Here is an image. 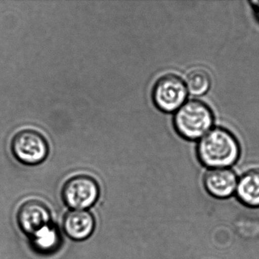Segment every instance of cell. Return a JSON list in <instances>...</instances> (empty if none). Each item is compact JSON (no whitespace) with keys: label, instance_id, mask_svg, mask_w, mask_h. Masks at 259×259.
<instances>
[{"label":"cell","instance_id":"obj_2","mask_svg":"<svg viewBox=\"0 0 259 259\" xmlns=\"http://www.w3.org/2000/svg\"><path fill=\"white\" fill-rule=\"evenodd\" d=\"M213 123V115L207 104L198 100L185 103L174 119L177 133L186 140L195 141L204 137Z\"/></svg>","mask_w":259,"mask_h":259},{"label":"cell","instance_id":"obj_9","mask_svg":"<svg viewBox=\"0 0 259 259\" xmlns=\"http://www.w3.org/2000/svg\"><path fill=\"white\" fill-rule=\"evenodd\" d=\"M239 201L251 207H259V169L247 171L239 179L236 186Z\"/></svg>","mask_w":259,"mask_h":259},{"label":"cell","instance_id":"obj_3","mask_svg":"<svg viewBox=\"0 0 259 259\" xmlns=\"http://www.w3.org/2000/svg\"><path fill=\"white\" fill-rule=\"evenodd\" d=\"M11 151L15 158L28 166L40 164L49 154V144L46 138L37 130H20L11 141Z\"/></svg>","mask_w":259,"mask_h":259},{"label":"cell","instance_id":"obj_1","mask_svg":"<svg viewBox=\"0 0 259 259\" xmlns=\"http://www.w3.org/2000/svg\"><path fill=\"white\" fill-rule=\"evenodd\" d=\"M197 154L204 166L212 169L227 168L237 161L240 146L236 138L228 130L211 128L200 139Z\"/></svg>","mask_w":259,"mask_h":259},{"label":"cell","instance_id":"obj_4","mask_svg":"<svg viewBox=\"0 0 259 259\" xmlns=\"http://www.w3.org/2000/svg\"><path fill=\"white\" fill-rule=\"evenodd\" d=\"M187 95L184 81L174 74H166L158 78L151 92L154 105L164 113L177 112L186 103Z\"/></svg>","mask_w":259,"mask_h":259},{"label":"cell","instance_id":"obj_6","mask_svg":"<svg viewBox=\"0 0 259 259\" xmlns=\"http://www.w3.org/2000/svg\"><path fill=\"white\" fill-rule=\"evenodd\" d=\"M17 218L21 230L33 236L49 225L51 214L48 207L43 202L38 200H29L19 207Z\"/></svg>","mask_w":259,"mask_h":259},{"label":"cell","instance_id":"obj_5","mask_svg":"<svg viewBox=\"0 0 259 259\" xmlns=\"http://www.w3.org/2000/svg\"><path fill=\"white\" fill-rule=\"evenodd\" d=\"M99 186L95 179L87 175H78L66 181L63 186V201L74 210H84L92 207L99 197Z\"/></svg>","mask_w":259,"mask_h":259},{"label":"cell","instance_id":"obj_10","mask_svg":"<svg viewBox=\"0 0 259 259\" xmlns=\"http://www.w3.org/2000/svg\"><path fill=\"white\" fill-rule=\"evenodd\" d=\"M186 89L188 92L194 96L205 95L211 86L210 74L201 68H195L186 75Z\"/></svg>","mask_w":259,"mask_h":259},{"label":"cell","instance_id":"obj_12","mask_svg":"<svg viewBox=\"0 0 259 259\" xmlns=\"http://www.w3.org/2000/svg\"><path fill=\"white\" fill-rule=\"evenodd\" d=\"M251 4L253 6L256 16L259 19V2H251Z\"/></svg>","mask_w":259,"mask_h":259},{"label":"cell","instance_id":"obj_11","mask_svg":"<svg viewBox=\"0 0 259 259\" xmlns=\"http://www.w3.org/2000/svg\"><path fill=\"white\" fill-rule=\"evenodd\" d=\"M32 237L34 247L44 252L51 251L58 245V233L50 224L34 233Z\"/></svg>","mask_w":259,"mask_h":259},{"label":"cell","instance_id":"obj_8","mask_svg":"<svg viewBox=\"0 0 259 259\" xmlns=\"http://www.w3.org/2000/svg\"><path fill=\"white\" fill-rule=\"evenodd\" d=\"M95 221L93 215L85 210H73L65 216L63 228L65 233L74 240L81 241L93 233Z\"/></svg>","mask_w":259,"mask_h":259},{"label":"cell","instance_id":"obj_7","mask_svg":"<svg viewBox=\"0 0 259 259\" xmlns=\"http://www.w3.org/2000/svg\"><path fill=\"white\" fill-rule=\"evenodd\" d=\"M237 177L228 168H215L206 172L204 177V186L212 196L226 198L231 196L237 186Z\"/></svg>","mask_w":259,"mask_h":259}]
</instances>
